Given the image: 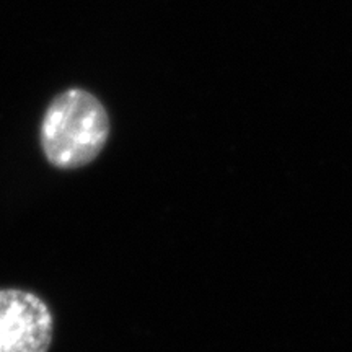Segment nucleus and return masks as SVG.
I'll list each match as a JSON object with an SVG mask.
<instances>
[{
  "instance_id": "nucleus-1",
  "label": "nucleus",
  "mask_w": 352,
  "mask_h": 352,
  "mask_svg": "<svg viewBox=\"0 0 352 352\" xmlns=\"http://www.w3.org/2000/svg\"><path fill=\"white\" fill-rule=\"evenodd\" d=\"M109 131L104 104L91 91L69 88L47 104L39 127V144L54 168L78 170L98 158Z\"/></svg>"
},
{
  "instance_id": "nucleus-2",
  "label": "nucleus",
  "mask_w": 352,
  "mask_h": 352,
  "mask_svg": "<svg viewBox=\"0 0 352 352\" xmlns=\"http://www.w3.org/2000/svg\"><path fill=\"white\" fill-rule=\"evenodd\" d=\"M54 315L34 292L0 289V352H50Z\"/></svg>"
}]
</instances>
